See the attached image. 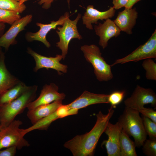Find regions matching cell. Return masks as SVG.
I'll return each instance as SVG.
<instances>
[{
	"instance_id": "4316f807",
	"label": "cell",
	"mask_w": 156,
	"mask_h": 156,
	"mask_svg": "<svg viewBox=\"0 0 156 156\" xmlns=\"http://www.w3.org/2000/svg\"><path fill=\"white\" fill-rule=\"evenodd\" d=\"M125 91H117L111 93L108 97V102L111 106L114 108L119 104L122 101L125 96Z\"/></svg>"
},
{
	"instance_id": "7402d4cb",
	"label": "cell",
	"mask_w": 156,
	"mask_h": 156,
	"mask_svg": "<svg viewBox=\"0 0 156 156\" xmlns=\"http://www.w3.org/2000/svg\"><path fill=\"white\" fill-rule=\"evenodd\" d=\"M28 0H0V8L22 13L26 8L24 3Z\"/></svg>"
},
{
	"instance_id": "e0dca14e",
	"label": "cell",
	"mask_w": 156,
	"mask_h": 156,
	"mask_svg": "<svg viewBox=\"0 0 156 156\" xmlns=\"http://www.w3.org/2000/svg\"><path fill=\"white\" fill-rule=\"evenodd\" d=\"M138 13L135 8H126L119 12L114 21L121 31L129 35L132 34V29L136 23Z\"/></svg>"
},
{
	"instance_id": "5bb4252c",
	"label": "cell",
	"mask_w": 156,
	"mask_h": 156,
	"mask_svg": "<svg viewBox=\"0 0 156 156\" xmlns=\"http://www.w3.org/2000/svg\"><path fill=\"white\" fill-rule=\"evenodd\" d=\"M94 30L96 34L99 38V44L103 49L107 47L110 39L119 36L121 31L110 18L105 20L103 23H99L98 25H95Z\"/></svg>"
},
{
	"instance_id": "d6a6232c",
	"label": "cell",
	"mask_w": 156,
	"mask_h": 156,
	"mask_svg": "<svg viewBox=\"0 0 156 156\" xmlns=\"http://www.w3.org/2000/svg\"><path fill=\"white\" fill-rule=\"evenodd\" d=\"M5 28L4 23H0V37L4 33Z\"/></svg>"
},
{
	"instance_id": "2e32d148",
	"label": "cell",
	"mask_w": 156,
	"mask_h": 156,
	"mask_svg": "<svg viewBox=\"0 0 156 156\" xmlns=\"http://www.w3.org/2000/svg\"><path fill=\"white\" fill-rule=\"evenodd\" d=\"M115 10L111 6L107 10L101 12L96 9L92 5L87 6L86 12L82 16L83 23L90 30H92V24H98V21L111 18L114 16L116 12Z\"/></svg>"
},
{
	"instance_id": "f1b7e54d",
	"label": "cell",
	"mask_w": 156,
	"mask_h": 156,
	"mask_svg": "<svg viewBox=\"0 0 156 156\" xmlns=\"http://www.w3.org/2000/svg\"><path fill=\"white\" fill-rule=\"evenodd\" d=\"M15 146H12L7 148L3 150H0V156H14L15 155L16 150Z\"/></svg>"
},
{
	"instance_id": "d4e9b609",
	"label": "cell",
	"mask_w": 156,
	"mask_h": 156,
	"mask_svg": "<svg viewBox=\"0 0 156 156\" xmlns=\"http://www.w3.org/2000/svg\"><path fill=\"white\" fill-rule=\"evenodd\" d=\"M142 118L145 130L149 138H156V123L147 117L142 115Z\"/></svg>"
},
{
	"instance_id": "ac0fdd59",
	"label": "cell",
	"mask_w": 156,
	"mask_h": 156,
	"mask_svg": "<svg viewBox=\"0 0 156 156\" xmlns=\"http://www.w3.org/2000/svg\"><path fill=\"white\" fill-rule=\"evenodd\" d=\"M61 100L55 101L49 104L41 105L28 110L27 116L32 125L55 112L62 105Z\"/></svg>"
},
{
	"instance_id": "4dcf8cb0",
	"label": "cell",
	"mask_w": 156,
	"mask_h": 156,
	"mask_svg": "<svg viewBox=\"0 0 156 156\" xmlns=\"http://www.w3.org/2000/svg\"><path fill=\"white\" fill-rule=\"evenodd\" d=\"M38 1V4L40 5H42V7L45 9H48L51 7V3L54 1L57 0H37Z\"/></svg>"
},
{
	"instance_id": "d590c367",
	"label": "cell",
	"mask_w": 156,
	"mask_h": 156,
	"mask_svg": "<svg viewBox=\"0 0 156 156\" xmlns=\"http://www.w3.org/2000/svg\"><path fill=\"white\" fill-rule=\"evenodd\" d=\"M1 129V124H0V129Z\"/></svg>"
},
{
	"instance_id": "1f68e13d",
	"label": "cell",
	"mask_w": 156,
	"mask_h": 156,
	"mask_svg": "<svg viewBox=\"0 0 156 156\" xmlns=\"http://www.w3.org/2000/svg\"><path fill=\"white\" fill-rule=\"evenodd\" d=\"M142 0H129L128 3L125 7V8H133V6L138 2Z\"/></svg>"
},
{
	"instance_id": "5b68a950",
	"label": "cell",
	"mask_w": 156,
	"mask_h": 156,
	"mask_svg": "<svg viewBox=\"0 0 156 156\" xmlns=\"http://www.w3.org/2000/svg\"><path fill=\"white\" fill-rule=\"evenodd\" d=\"M22 123L19 120H14L8 125L0 129V150L12 146H15L20 150L30 146L21 134L19 127Z\"/></svg>"
},
{
	"instance_id": "8fae6325",
	"label": "cell",
	"mask_w": 156,
	"mask_h": 156,
	"mask_svg": "<svg viewBox=\"0 0 156 156\" xmlns=\"http://www.w3.org/2000/svg\"><path fill=\"white\" fill-rule=\"evenodd\" d=\"M68 12H66L64 15L61 16L57 21H53L48 24H44L37 23V26L40 27V29L35 33L28 31L25 35L26 40L29 42L34 41H38L41 42L48 48L51 47L50 43L46 39L47 34L52 29H55L58 25H62L63 24Z\"/></svg>"
},
{
	"instance_id": "484cf974",
	"label": "cell",
	"mask_w": 156,
	"mask_h": 156,
	"mask_svg": "<svg viewBox=\"0 0 156 156\" xmlns=\"http://www.w3.org/2000/svg\"><path fill=\"white\" fill-rule=\"evenodd\" d=\"M142 146L143 153L145 155L156 156V138H149L146 139Z\"/></svg>"
},
{
	"instance_id": "9c48e42d",
	"label": "cell",
	"mask_w": 156,
	"mask_h": 156,
	"mask_svg": "<svg viewBox=\"0 0 156 156\" xmlns=\"http://www.w3.org/2000/svg\"><path fill=\"white\" fill-rule=\"evenodd\" d=\"M27 52L35 60V66L33 69L35 72L42 68L55 70L59 75L61 74V72L64 73L67 72V65L60 63V61L63 59L61 55H56L55 57H47L38 53L29 47L27 48Z\"/></svg>"
},
{
	"instance_id": "836d02e7",
	"label": "cell",
	"mask_w": 156,
	"mask_h": 156,
	"mask_svg": "<svg viewBox=\"0 0 156 156\" xmlns=\"http://www.w3.org/2000/svg\"><path fill=\"white\" fill-rule=\"evenodd\" d=\"M70 0H67V2L68 4L69 8H70Z\"/></svg>"
},
{
	"instance_id": "f546056e",
	"label": "cell",
	"mask_w": 156,
	"mask_h": 156,
	"mask_svg": "<svg viewBox=\"0 0 156 156\" xmlns=\"http://www.w3.org/2000/svg\"><path fill=\"white\" fill-rule=\"evenodd\" d=\"M129 0H113V7L116 10L125 7Z\"/></svg>"
},
{
	"instance_id": "603a6c76",
	"label": "cell",
	"mask_w": 156,
	"mask_h": 156,
	"mask_svg": "<svg viewBox=\"0 0 156 156\" xmlns=\"http://www.w3.org/2000/svg\"><path fill=\"white\" fill-rule=\"evenodd\" d=\"M19 14L15 11L0 8V23L12 25L21 18Z\"/></svg>"
},
{
	"instance_id": "30bf717a",
	"label": "cell",
	"mask_w": 156,
	"mask_h": 156,
	"mask_svg": "<svg viewBox=\"0 0 156 156\" xmlns=\"http://www.w3.org/2000/svg\"><path fill=\"white\" fill-rule=\"evenodd\" d=\"M32 19V15L29 14L15 21L8 30L0 37V47L4 48L5 51H7L11 45L16 44L17 43L16 37L19 32L25 29Z\"/></svg>"
},
{
	"instance_id": "cb8c5ba5",
	"label": "cell",
	"mask_w": 156,
	"mask_h": 156,
	"mask_svg": "<svg viewBox=\"0 0 156 156\" xmlns=\"http://www.w3.org/2000/svg\"><path fill=\"white\" fill-rule=\"evenodd\" d=\"M142 66L146 71L145 76L148 80H156V63L152 58L144 60Z\"/></svg>"
},
{
	"instance_id": "ffe728a7",
	"label": "cell",
	"mask_w": 156,
	"mask_h": 156,
	"mask_svg": "<svg viewBox=\"0 0 156 156\" xmlns=\"http://www.w3.org/2000/svg\"><path fill=\"white\" fill-rule=\"evenodd\" d=\"M29 87L21 81L0 96V106L17 98L24 93Z\"/></svg>"
},
{
	"instance_id": "8992f818",
	"label": "cell",
	"mask_w": 156,
	"mask_h": 156,
	"mask_svg": "<svg viewBox=\"0 0 156 156\" xmlns=\"http://www.w3.org/2000/svg\"><path fill=\"white\" fill-rule=\"evenodd\" d=\"M68 13L62 27H57L56 32L59 38V41L57 42L56 47L62 51V55L64 60L68 53V45L72 39L77 38L80 40L82 38L77 29V24L81 15L79 13L74 20H70Z\"/></svg>"
},
{
	"instance_id": "9a60e30c",
	"label": "cell",
	"mask_w": 156,
	"mask_h": 156,
	"mask_svg": "<svg viewBox=\"0 0 156 156\" xmlns=\"http://www.w3.org/2000/svg\"><path fill=\"white\" fill-rule=\"evenodd\" d=\"M109 94H95L86 90L79 97L66 105L68 109L78 110L91 105L109 103Z\"/></svg>"
},
{
	"instance_id": "4fadbf2b",
	"label": "cell",
	"mask_w": 156,
	"mask_h": 156,
	"mask_svg": "<svg viewBox=\"0 0 156 156\" xmlns=\"http://www.w3.org/2000/svg\"><path fill=\"white\" fill-rule=\"evenodd\" d=\"M58 90V86L54 83L44 85L39 97L28 105L27 107L28 110L41 105L49 104L55 101L63 100L66 95L64 93H59Z\"/></svg>"
},
{
	"instance_id": "44dd1931",
	"label": "cell",
	"mask_w": 156,
	"mask_h": 156,
	"mask_svg": "<svg viewBox=\"0 0 156 156\" xmlns=\"http://www.w3.org/2000/svg\"><path fill=\"white\" fill-rule=\"evenodd\" d=\"M129 135L122 129L120 140V156H137L135 144Z\"/></svg>"
},
{
	"instance_id": "ba28073f",
	"label": "cell",
	"mask_w": 156,
	"mask_h": 156,
	"mask_svg": "<svg viewBox=\"0 0 156 156\" xmlns=\"http://www.w3.org/2000/svg\"><path fill=\"white\" fill-rule=\"evenodd\" d=\"M125 107L135 110L150 104L156 106V94L152 89L137 85L131 96L124 101Z\"/></svg>"
},
{
	"instance_id": "d6986e66",
	"label": "cell",
	"mask_w": 156,
	"mask_h": 156,
	"mask_svg": "<svg viewBox=\"0 0 156 156\" xmlns=\"http://www.w3.org/2000/svg\"><path fill=\"white\" fill-rule=\"evenodd\" d=\"M5 58V54L2 52L0 55V96L21 81L8 70Z\"/></svg>"
},
{
	"instance_id": "277c9868",
	"label": "cell",
	"mask_w": 156,
	"mask_h": 156,
	"mask_svg": "<svg viewBox=\"0 0 156 156\" xmlns=\"http://www.w3.org/2000/svg\"><path fill=\"white\" fill-rule=\"evenodd\" d=\"M80 49L86 60L92 65L94 73L98 80L106 81L113 78L111 65L105 61L97 46L94 44L84 45L81 46Z\"/></svg>"
},
{
	"instance_id": "6da1fadb",
	"label": "cell",
	"mask_w": 156,
	"mask_h": 156,
	"mask_svg": "<svg viewBox=\"0 0 156 156\" xmlns=\"http://www.w3.org/2000/svg\"><path fill=\"white\" fill-rule=\"evenodd\" d=\"M114 108L111 106L106 114L99 111L96 115V123L90 131L76 136L66 142L64 146L74 156H93L99 140L114 114Z\"/></svg>"
},
{
	"instance_id": "7c38bea8",
	"label": "cell",
	"mask_w": 156,
	"mask_h": 156,
	"mask_svg": "<svg viewBox=\"0 0 156 156\" xmlns=\"http://www.w3.org/2000/svg\"><path fill=\"white\" fill-rule=\"evenodd\" d=\"M122 128L118 122L112 124L108 123L104 132L108 138L104 140L102 144L105 146L108 156H120V140Z\"/></svg>"
},
{
	"instance_id": "83f0119b",
	"label": "cell",
	"mask_w": 156,
	"mask_h": 156,
	"mask_svg": "<svg viewBox=\"0 0 156 156\" xmlns=\"http://www.w3.org/2000/svg\"><path fill=\"white\" fill-rule=\"evenodd\" d=\"M136 110L141 113L142 115L147 117L156 123V112L152 108L143 107Z\"/></svg>"
},
{
	"instance_id": "52a82bcc",
	"label": "cell",
	"mask_w": 156,
	"mask_h": 156,
	"mask_svg": "<svg viewBox=\"0 0 156 156\" xmlns=\"http://www.w3.org/2000/svg\"><path fill=\"white\" fill-rule=\"evenodd\" d=\"M150 58L156 59V29L144 43L140 45L127 56L116 60L111 66L131 62H137Z\"/></svg>"
},
{
	"instance_id": "3957f363",
	"label": "cell",
	"mask_w": 156,
	"mask_h": 156,
	"mask_svg": "<svg viewBox=\"0 0 156 156\" xmlns=\"http://www.w3.org/2000/svg\"><path fill=\"white\" fill-rule=\"evenodd\" d=\"M118 122L122 129L133 137L136 146H142L146 139L147 134L140 113L136 110L125 107Z\"/></svg>"
},
{
	"instance_id": "7a4b0ae2",
	"label": "cell",
	"mask_w": 156,
	"mask_h": 156,
	"mask_svg": "<svg viewBox=\"0 0 156 156\" xmlns=\"http://www.w3.org/2000/svg\"><path fill=\"white\" fill-rule=\"evenodd\" d=\"M38 87L36 85L29 86L21 96L0 106L1 129L8 125L36 99Z\"/></svg>"
},
{
	"instance_id": "e575fe53",
	"label": "cell",
	"mask_w": 156,
	"mask_h": 156,
	"mask_svg": "<svg viewBox=\"0 0 156 156\" xmlns=\"http://www.w3.org/2000/svg\"><path fill=\"white\" fill-rule=\"evenodd\" d=\"M2 52V47H0V55Z\"/></svg>"
}]
</instances>
